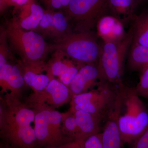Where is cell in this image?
<instances>
[{
  "instance_id": "cell-10",
  "label": "cell",
  "mask_w": 148,
  "mask_h": 148,
  "mask_svg": "<svg viewBox=\"0 0 148 148\" xmlns=\"http://www.w3.org/2000/svg\"><path fill=\"white\" fill-rule=\"evenodd\" d=\"M56 52L54 58L47 67V75L58 77L59 80L69 87L80 68L75 66L71 61L63 60L64 54L58 51Z\"/></svg>"
},
{
  "instance_id": "cell-13",
  "label": "cell",
  "mask_w": 148,
  "mask_h": 148,
  "mask_svg": "<svg viewBox=\"0 0 148 148\" xmlns=\"http://www.w3.org/2000/svg\"><path fill=\"white\" fill-rule=\"evenodd\" d=\"M44 13L42 8L34 0H29L21 7L18 20L16 21L21 28L25 30H36Z\"/></svg>"
},
{
  "instance_id": "cell-31",
  "label": "cell",
  "mask_w": 148,
  "mask_h": 148,
  "mask_svg": "<svg viewBox=\"0 0 148 148\" xmlns=\"http://www.w3.org/2000/svg\"><path fill=\"white\" fill-rule=\"evenodd\" d=\"M62 6L68 7L70 4L71 0H59Z\"/></svg>"
},
{
  "instance_id": "cell-20",
  "label": "cell",
  "mask_w": 148,
  "mask_h": 148,
  "mask_svg": "<svg viewBox=\"0 0 148 148\" xmlns=\"http://www.w3.org/2000/svg\"><path fill=\"white\" fill-rule=\"evenodd\" d=\"M62 130L64 135H67L73 141L82 140L80 132L76 118L71 111L63 115Z\"/></svg>"
},
{
  "instance_id": "cell-7",
  "label": "cell",
  "mask_w": 148,
  "mask_h": 148,
  "mask_svg": "<svg viewBox=\"0 0 148 148\" xmlns=\"http://www.w3.org/2000/svg\"><path fill=\"white\" fill-rule=\"evenodd\" d=\"M36 112L34 130L39 148L65 144L62 130L63 114L58 111L41 106Z\"/></svg>"
},
{
  "instance_id": "cell-3",
  "label": "cell",
  "mask_w": 148,
  "mask_h": 148,
  "mask_svg": "<svg viewBox=\"0 0 148 148\" xmlns=\"http://www.w3.org/2000/svg\"><path fill=\"white\" fill-rule=\"evenodd\" d=\"M98 37L92 31L68 33L56 39L51 49L60 51L80 65L98 63L101 51Z\"/></svg>"
},
{
  "instance_id": "cell-32",
  "label": "cell",
  "mask_w": 148,
  "mask_h": 148,
  "mask_svg": "<svg viewBox=\"0 0 148 148\" xmlns=\"http://www.w3.org/2000/svg\"><path fill=\"white\" fill-rule=\"evenodd\" d=\"M7 0H1V3H2V5H4L5 3V2Z\"/></svg>"
},
{
  "instance_id": "cell-14",
  "label": "cell",
  "mask_w": 148,
  "mask_h": 148,
  "mask_svg": "<svg viewBox=\"0 0 148 148\" xmlns=\"http://www.w3.org/2000/svg\"><path fill=\"white\" fill-rule=\"evenodd\" d=\"M50 77L51 78L48 85L45 90L42 92L43 94L41 95L45 97L43 100L58 107L72 99L73 95L69 86L59 80Z\"/></svg>"
},
{
  "instance_id": "cell-30",
  "label": "cell",
  "mask_w": 148,
  "mask_h": 148,
  "mask_svg": "<svg viewBox=\"0 0 148 148\" xmlns=\"http://www.w3.org/2000/svg\"><path fill=\"white\" fill-rule=\"evenodd\" d=\"M146 1H147V0H132L135 8L140 4Z\"/></svg>"
},
{
  "instance_id": "cell-17",
  "label": "cell",
  "mask_w": 148,
  "mask_h": 148,
  "mask_svg": "<svg viewBox=\"0 0 148 148\" xmlns=\"http://www.w3.org/2000/svg\"><path fill=\"white\" fill-rule=\"evenodd\" d=\"M127 56V66L131 71L141 72L148 67V47L132 43Z\"/></svg>"
},
{
  "instance_id": "cell-2",
  "label": "cell",
  "mask_w": 148,
  "mask_h": 148,
  "mask_svg": "<svg viewBox=\"0 0 148 148\" xmlns=\"http://www.w3.org/2000/svg\"><path fill=\"white\" fill-rule=\"evenodd\" d=\"M5 118L2 135L14 148H39L34 130L36 112L25 106L11 108Z\"/></svg>"
},
{
  "instance_id": "cell-24",
  "label": "cell",
  "mask_w": 148,
  "mask_h": 148,
  "mask_svg": "<svg viewBox=\"0 0 148 148\" xmlns=\"http://www.w3.org/2000/svg\"><path fill=\"white\" fill-rule=\"evenodd\" d=\"M82 148H103L101 132L90 135L83 140Z\"/></svg>"
},
{
  "instance_id": "cell-25",
  "label": "cell",
  "mask_w": 148,
  "mask_h": 148,
  "mask_svg": "<svg viewBox=\"0 0 148 148\" xmlns=\"http://www.w3.org/2000/svg\"><path fill=\"white\" fill-rule=\"evenodd\" d=\"M129 145L130 148H148V125L143 134Z\"/></svg>"
},
{
  "instance_id": "cell-29",
  "label": "cell",
  "mask_w": 148,
  "mask_h": 148,
  "mask_svg": "<svg viewBox=\"0 0 148 148\" xmlns=\"http://www.w3.org/2000/svg\"><path fill=\"white\" fill-rule=\"evenodd\" d=\"M29 0H7L5 3V5H12L17 7H21L28 1Z\"/></svg>"
},
{
  "instance_id": "cell-15",
  "label": "cell",
  "mask_w": 148,
  "mask_h": 148,
  "mask_svg": "<svg viewBox=\"0 0 148 148\" xmlns=\"http://www.w3.org/2000/svg\"><path fill=\"white\" fill-rule=\"evenodd\" d=\"M70 111L76 118L82 140L101 132V123L105 120L103 117L84 111Z\"/></svg>"
},
{
  "instance_id": "cell-11",
  "label": "cell",
  "mask_w": 148,
  "mask_h": 148,
  "mask_svg": "<svg viewBox=\"0 0 148 148\" xmlns=\"http://www.w3.org/2000/svg\"><path fill=\"white\" fill-rule=\"evenodd\" d=\"M123 22L112 15L103 16L98 21L96 26L97 35L103 41L116 42L125 36Z\"/></svg>"
},
{
  "instance_id": "cell-9",
  "label": "cell",
  "mask_w": 148,
  "mask_h": 148,
  "mask_svg": "<svg viewBox=\"0 0 148 148\" xmlns=\"http://www.w3.org/2000/svg\"><path fill=\"white\" fill-rule=\"evenodd\" d=\"M120 104V98L118 97L105 120L101 132L103 148H122L123 145L119 124Z\"/></svg>"
},
{
  "instance_id": "cell-27",
  "label": "cell",
  "mask_w": 148,
  "mask_h": 148,
  "mask_svg": "<svg viewBox=\"0 0 148 148\" xmlns=\"http://www.w3.org/2000/svg\"><path fill=\"white\" fill-rule=\"evenodd\" d=\"M8 49L5 44H1L0 47V68L6 64Z\"/></svg>"
},
{
  "instance_id": "cell-22",
  "label": "cell",
  "mask_w": 148,
  "mask_h": 148,
  "mask_svg": "<svg viewBox=\"0 0 148 148\" xmlns=\"http://www.w3.org/2000/svg\"><path fill=\"white\" fill-rule=\"evenodd\" d=\"M53 12L45 11L44 14L36 29L44 35L52 36L53 32Z\"/></svg>"
},
{
  "instance_id": "cell-12",
  "label": "cell",
  "mask_w": 148,
  "mask_h": 148,
  "mask_svg": "<svg viewBox=\"0 0 148 148\" xmlns=\"http://www.w3.org/2000/svg\"><path fill=\"white\" fill-rule=\"evenodd\" d=\"M25 63L26 66L23 74L25 83L36 92H42L51 78L48 75L40 73L42 69H47V66H43L42 61Z\"/></svg>"
},
{
  "instance_id": "cell-6",
  "label": "cell",
  "mask_w": 148,
  "mask_h": 148,
  "mask_svg": "<svg viewBox=\"0 0 148 148\" xmlns=\"http://www.w3.org/2000/svg\"><path fill=\"white\" fill-rule=\"evenodd\" d=\"M68 13L75 32L91 31L102 17L111 15L108 0H71Z\"/></svg>"
},
{
  "instance_id": "cell-28",
  "label": "cell",
  "mask_w": 148,
  "mask_h": 148,
  "mask_svg": "<svg viewBox=\"0 0 148 148\" xmlns=\"http://www.w3.org/2000/svg\"><path fill=\"white\" fill-rule=\"evenodd\" d=\"M45 4L51 9H58L62 6L59 0H43Z\"/></svg>"
},
{
  "instance_id": "cell-5",
  "label": "cell",
  "mask_w": 148,
  "mask_h": 148,
  "mask_svg": "<svg viewBox=\"0 0 148 148\" xmlns=\"http://www.w3.org/2000/svg\"><path fill=\"white\" fill-rule=\"evenodd\" d=\"M5 35L25 63L42 61L51 49L41 35L34 31H25L16 21L8 24Z\"/></svg>"
},
{
  "instance_id": "cell-21",
  "label": "cell",
  "mask_w": 148,
  "mask_h": 148,
  "mask_svg": "<svg viewBox=\"0 0 148 148\" xmlns=\"http://www.w3.org/2000/svg\"><path fill=\"white\" fill-rule=\"evenodd\" d=\"M69 23L66 17L61 12L53 13V32L52 37L56 39L64 36L67 34Z\"/></svg>"
},
{
  "instance_id": "cell-23",
  "label": "cell",
  "mask_w": 148,
  "mask_h": 148,
  "mask_svg": "<svg viewBox=\"0 0 148 148\" xmlns=\"http://www.w3.org/2000/svg\"><path fill=\"white\" fill-rule=\"evenodd\" d=\"M140 82L135 88L140 97L148 100V66L141 72Z\"/></svg>"
},
{
  "instance_id": "cell-26",
  "label": "cell",
  "mask_w": 148,
  "mask_h": 148,
  "mask_svg": "<svg viewBox=\"0 0 148 148\" xmlns=\"http://www.w3.org/2000/svg\"><path fill=\"white\" fill-rule=\"evenodd\" d=\"M83 140L71 141L60 145L45 148H82Z\"/></svg>"
},
{
  "instance_id": "cell-4",
  "label": "cell",
  "mask_w": 148,
  "mask_h": 148,
  "mask_svg": "<svg viewBox=\"0 0 148 148\" xmlns=\"http://www.w3.org/2000/svg\"><path fill=\"white\" fill-rule=\"evenodd\" d=\"M133 40L132 30L130 29L120 40L104 42L101 44L98 61L103 81L113 85L122 82L124 71V62Z\"/></svg>"
},
{
  "instance_id": "cell-18",
  "label": "cell",
  "mask_w": 148,
  "mask_h": 148,
  "mask_svg": "<svg viewBox=\"0 0 148 148\" xmlns=\"http://www.w3.org/2000/svg\"><path fill=\"white\" fill-rule=\"evenodd\" d=\"M131 20L132 43L148 47V12L134 16Z\"/></svg>"
},
{
  "instance_id": "cell-19",
  "label": "cell",
  "mask_w": 148,
  "mask_h": 148,
  "mask_svg": "<svg viewBox=\"0 0 148 148\" xmlns=\"http://www.w3.org/2000/svg\"><path fill=\"white\" fill-rule=\"evenodd\" d=\"M111 15L122 21L132 20L135 7L132 0H108Z\"/></svg>"
},
{
  "instance_id": "cell-1",
  "label": "cell",
  "mask_w": 148,
  "mask_h": 148,
  "mask_svg": "<svg viewBox=\"0 0 148 148\" xmlns=\"http://www.w3.org/2000/svg\"><path fill=\"white\" fill-rule=\"evenodd\" d=\"M120 104L119 124L123 145L130 144L142 135L148 125V109L135 88L121 83L117 86Z\"/></svg>"
},
{
  "instance_id": "cell-16",
  "label": "cell",
  "mask_w": 148,
  "mask_h": 148,
  "mask_svg": "<svg viewBox=\"0 0 148 148\" xmlns=\"http://www.w3.org/2000/svg\"><path fill=\"white\" fill-rule=\"evenodd\" d=\"M0 82L1 86L13 90L21 89L25 83L19 68L7 63L0 68Z\"/></svg>"
},
{
  "instance_id": "cell-8",
  "label": "cell",
  "mask_w": 148,
  "mask_h": 148,
  "mask_svg": "<svg viewBox=\"0 0 148 148\" xmlns=\"http://www.w3.org/2000/svg\"><path fill=\"white\" fill-rule=\"evenodd\" d=\"M98 62L86 64L80 68L69 85L73 97L86 92L90 88L98 84L99 82L97 83L98 80L103 81Z\"/></svg>"
}]
</instances>
